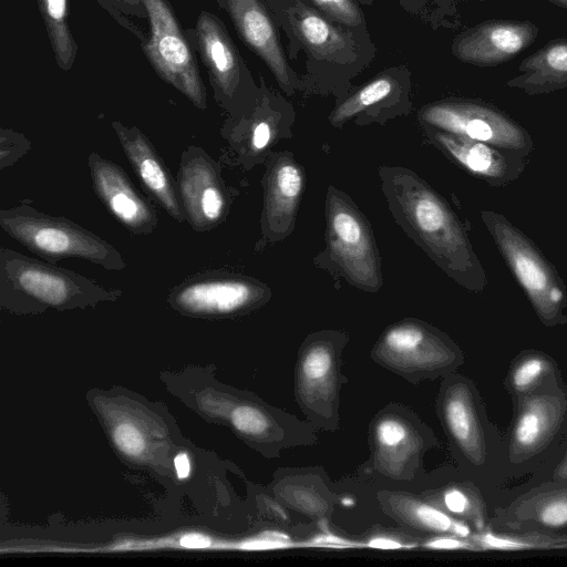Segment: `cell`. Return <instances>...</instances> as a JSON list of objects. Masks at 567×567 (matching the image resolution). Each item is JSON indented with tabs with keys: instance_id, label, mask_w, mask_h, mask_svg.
Masks as SVG:
<instances>
[{
	"instance_id": "1f68e13d",
	"label": "cell",
	"mask_w": 567,
	"mask_h": 567,
	"mask_svg": "<svg viewBox=\"0 0 567 567\" xmlns=\"http://www.w3.org/2000/svg\"><path fill=\"white\" fill-rule=\"evenodd\" d=\"M375 435L378 443L383 449L392 451L404 444L408 437V431L402 422L389 417L379 422Z\"/></svg>"
},
{
	"instance_id": "836d02e7",
	"label": "cell",
	"mask_w": 567,
	"mask_h": 567,
	"mask_svg": "<svg viewBox=\"0 0 567 567\" xmlns=\"http://www.w3.org/2000/svg\"><path fill=\"white\" fill-rule=\"evenodd\" d=\"M482 547L492 550H523L536 547L528 540L486 533L478 537Z\"/></svg>"
},
{
	"instance_id": "7a4b0ae2",
	"label": "cell",
	"mask_w": 567,
	"mask_h": 567,
	"mask_svg": "<svg viewBox=\"0 0 567 567\" xmlns=\"http://www.w3.org/2000/svg\"><path fill=\"white\" fill-rule=\"evenodd\" d=\"M279 28L290 39L289 51L305 50L309 76L306 89L321 83L323 75L341 71L350 79L370 64L377 49L369 32L352 30L328 19L307 0H266Z\"/></svg>"
},
{
	"instance_id": "2e32d148",
	"label": "cell",
	"mask_w": 567,
	"mask_h": 567,
	"mask_svg": "<svg viewBox=\"0 0 567 567\" xmlns=\"http://www.w3.org/2000/svg\"><path fill=\"white\" fill-rule=\"evenodd\" d=\"M262 244H274L292 231L305 185V174L289 153L272 155L262 179Z\"/></svg>"
},
{
	"instance_id": "e0dca14e",
	"label": "cell",
	"mask_w": 567,
	"mask_h": 567,
	"mask_svg": "<svg viewBox=\"0 0 567 567\" xmlns=\"http://www.w3.org/2000/svg\"><path fill=\"white\" fill-rule=\"evenodd\" d=\"M112 127L148 197L174 220L184 223L186 216L179 200L176 179L150 138L136 126H126L120 121H113Z\"/></svg>"
},
{
	"instance_id": "7c38bea8",
	"label": "cell",
	"mask_w": 567,
	"mask_h": 567,
	"mask_svg": "<svg viewBox=\"0 0 567 567\" xmlns=\"http://www.w3.org/2000/svg\"><path fill=\"white\" fill-rule=\"evenodd\" d=\"M229 16L243 42L268 66L289 95L305 89L284 51L278 22L266 0H216Z\"/></svg>"
},
{
	"instance_id": "4316f807",
	"label": "cell",
	"mask_w": 567,
	"mask_h": 567,
	"mask_svg": "<svg viewBox=\"0 0 567 567\" xmlns=\"http://www.w3.org/2000/svg\"><path fill=\"white\" fill-rule=\"evenodd\" d=\"M547 429V416L538 402L530 403L519 415L515 427V441L522 447L539 442Z\"/></svg>"
},
{
	"instance_id": "277c9868",
	"label": "cell",
	"mask_w": 567,
	"mask_h": 567,
	"mask_svg": "<svg viewBox=\"0 0 567 567\" xmlns=\"http://www.w3.org/2000/svg\"><path fill=\"white\" fill-rule=\"evenodd\" d=\"M0 227L29 251L50 262L76 258L110 271H121L127 266L120 251L96 234L27 203L2 208Z\"/></svg>"
},
{
	"instance_id": "8fae6325",
	"label": "cell",
	"mask_w": 567,
	"mask_h": 567,
	"mask_svg": "<svg viewBox=\"0 0 567 567\" xmlns=\"http://www.w3.org/2000/svg\"><path fill=\"white\" fill-rule=\"evenodd\" d=\"M177 192L186 221L197 233L225 221L231 204L221 166L200 146L189 145L181 155Z\"/></svg>"
},
{
	"instance_id": "ac0fdd59",
	"label": "cell",
	"mask_w": 567,
	"mask_h": 567,
	"mask_svg": "<svg viewBox=\"0 0 567 567\" xmlns=\"http://www.w3.org/2000/svg\"><path fill=\"white\" fill-rule=\"evenodd\" d=\"M290 105L269 91L260 79L259 94L254 109L239 118L227 117L220 133L236 155L237 162L250 168L269 146L275 135V126Z\"/></svg>"
},
{
	"instance_id": "60d3db41",
	"label": "cell",
	"mask_w": 567,
	"mask_h": 567,
	"mask_svg": "<svg viewBox=\"0 0 567 567\" xmlns=\"http://www.w3.org/2000/svg\"><path fill=\"white\" fill-rule=\"evenodd\" d=\"M357 1L364 6H370L372 3V0H357Z\"/></svg>"
},
{
	"instance_id": "83f0119b",
	"label": "cell",
	"mask_w": 567,
	"mask_h": 567,
	"mask_svg": "<svg viewBox=\"0 0 567 567\" xmlns=\"http://www.w3.org/2000/svg\"><path fill=\"white\" fill-rule=\"evenodd\" d=\"M411 511L414 520L429 529L436 532H450L461 537L470 535V528L466 525L453 520L443 512L434 507L417 504L412 505Z\"/></svg>"
},
{
	"instance_id": "f546056e",
	"label": "cell",
	"mask_w": 567,
	"mask_h": 567,
	"mask_svg": "<svg viewBox=\"0 0 567 567\" xmlns=\"http://www.w3.org/2000/svg\"><path fill=\"white\" fill-rule=\"evenodd\" d=\"M231 421L239 432L249 435H261L270 426L267 416L259 409L249 405L236 408Z\"/></svg>"
},
{
	"instance_id": "603a6c76",
	"label": "cell",
	"mask_w": 567,
	"mask_h": 567,
	"mask_svg": "<svg viewBox=\"0 0 567 567\" xmlns=\"http://www.w3.org/2000/svg\"><path fill=\"white\" fill-rule=\"evenodd\" d=\"M444 416L447 427L456 442L466 451L477 447V431L472 406L466 394L452 392L445 401Z\"/></svg>"
},
{
	"instance_id": "9a60e30c",
	"label": "cell",
	"mask_w": 567,
	"mask_h": 567,
	"mask_svg": "<svg viewBox=\"0 0 567 567\" xmlns=\"http://www.w3.org/2000/svg\"><path fill=\"white\" fill-rule=\"evenodd\" d=\"M427 138L468 174L492 187H505L523 174L529 157L422 125Z\"/></svg>"
},
{
	"instance_id": "44dd1931",
	"label": "cell",
	"mask_w": 567,
	"mask_h": 567,
	"mask_svg": "<svg viewBox=\"0 0 567 567\" xmlns=\"http://www.w3.org/2000/svg\"><path fill=\"white\" fill-rule=\"evenodd\" d=\"M388 359L403 365L427 367L445 357L439 338L420 323L404 322L390 328L381 340Z\"/></svg>"
},
{
	"instance_id": "5b68a950",
	"label": "cell",
	"mask_w": 567,
	"mask_h": 567,
	"mask_svg": "<svg viewBox=\"0 0 567 567\" xmlns=\"http://www.w3.org/2000/svg\"><path fill=\"white\" fill-rule=\"evenodd\" d=\"M326 249L315 262L352 286L375 292L382 286L381 262L368 219L343 192L329 186L326 199Z\"/></svg>"
},
{
	"instance_id": "ba28073f",
	"label": "cell",
	"mask_w": 567,
	"mask_h": 567,
	"mask_svg": "<svg viewBox=\"0 0 567 567\" xmlns=\"http://www.w3.org/2000/svg\"><path fill=\"white\" fill-rule=\"evenodd\" d=\"M150 34L141 47L157 75L186 96L200 111L207 109V94L195 51L169 0H142Z\"/></svg>"
},
{
	"instance_id": "8992f818",
	"label": "cell",
	"mask_w": 567,
	"mask_h": 567,
	"mask_svg": "<svg viewBox=\"0 0 567 567\" xmlns=\"http://www.w3.org/2000/svg\"><path fill=\"white\" fill-rule=\"evenodd\" d=\"M481 218L539 318L546 324L564 322L567 289L553 265L504 215L483 210Z\"/></svg>"
},
{
	"instance_id": "7402d4cb",
	"label": "cell",
	"mask_w": 567,
	"mask_h": 567,
	"mask_svg": "<svg viewBox=\"0 0 567 567\" xmlns=\"http://www.w3.org/2000/svg\"><path fill=\"white\" fill-rule=\"evenodd\" d=\"M37 2L55 63L62 71H70L79 50L69 22L70 0H37Z\"/></svg>"
},
{
	"instance_id": "4fadbf2b",
	"label": "cell",
	"mask_w": 567,
	"mask_h": 567,
	"mask_svg": "<svg viewBox=\"0 0 567 567\" xmlns=\"http://www.w3.org/2000/svg\"><path fill=\"white\" fill-rule=\"evenodd\" d=\"M95 195L132 235H151L159 218L154 204L136 189L126 172L96 152L87 156Z\"/></svg>"
},
{
	"instance_id": "52a82bcc",
	"label": "cell",
	"mask_w": 567,
	"mask_h": 567,
	"mask_svg": "<svg viewBox=\"0 0 567 567\" xmlns=\"http://www.w3.org/2000/svg\"><path fill=\"white\" fill-rule=\"evenodd\" d=\"M185 32L206 68L216 103L230 118L248 114L257 102L259 86L224 22L216 14L202 10L195 27Z\"/></svg>"
},
{
	"instance_id": "d6a6232c",
	"label": "cell",
	"mask_w": 567,
	"mask_h": 567,
	"mask_svg": "<svg viewBox=\"0 0 567 567\" xmlns=\"http://www.w3.org/2000/svg\"><path fill=\"white\" fill-rule=\"evenodd\" d=\"M546 362L540 358H529L522 362L513 374V384L518 390L532 385L545 371Z\"/></svg>"
},
{
	"instance_id": "f1b7e54d",
	"label": "cell",
	"mask_w": 567,
	"mask_h": 567,
	"mask_svg": "<svg viewBox=\"0 0 567 567\" xmlns=\"http://www.w3.org/2000/svg\"><path fill=\"white\" fill-rule=\"evenodd\" d=\"M31 150L29 138L11 128H0V169L12 166Z\"/></svg>"
},
{
	"instance_id": "d4e9b609",
	"label": "cell",
	"mask_w": 567,
	"mask_h": 567,
	"mask_svg": "<svg viewBox=\"0 0 567 567\" xmlns=\"http://www.w3.org/2000/svg\"><path fill=\"white\" fill-rule=\"evenodd\" d=\"M333 22L367 32L364 14L357 0H307Z\"/></svg>"
},
{
	"instance_id": "ffe728a7",
	"label": "cell",
	"mask_w": 567,
	"mask_h": 567,
	"mask_svg": "<svg viewBox=\"0 0 567 567\" xmlns=\"http://www.w3.org/2000/svg\"><path fill=\"white\" fill-rule=\"evenodd\" d=\"M409 91L410 72L408 70L403 68L384 70L343 99L332 110L329 116L330 123L340 127L350 118L384 101L403 100V94H408Z\"/></svg>"
},
{
	"instance_id": "3957f363",
	"label": "cell",
	"mask_w": 567,
	"mask_h": 567,
	"mask_svg": "<svg viewBox=\"0 0 567 567\" xmlns=\"http://www.w3.org/2000/svg\"><path fill=\"white\" fill-rule=\"evenodd\" d=\"M121 289H110L73 270L0 247V306L13 312H40L95 307L115 301Z\"/></svg>"
},
{
	"instance_id": "b9f144b4",
	"label": "cell",
	"mask_w": 567,
	"mask_h": 567,
	"mask_svg": "<svg viewBox=\"0 0 567 567\" xmlns=\"http://www.w3.org/2000/svg\"><path fill=\"white\" fill-rule=\"evenodd\" d=\"M449 1H464V0H449ZM477 1H486V0H477Z\"/></svg>"
},
{
	"instance_id": "cb8c5ba5",
	"label": "cell",
	"mask_w": 567,
	"mask_h": 567,
	"mask_svg": "<svg viewBox=\"0 0 567 567\" xmlns=\"http://www.w3.org/2000/svg\"><path fill=\"white\" fill-rule=\"evenodd\" d=\"M333 355L323 343L311 346L302 358L300 368L301 388L307 395L318 394L331 385Z\"/></svg>"
},
{
	"instance_id": "d6986e66",
	"label": "cell",
	"mask_w": 567,
	"mask_h": 567,
	"mask_svg": "<svg viewBox=\"0 0 567 567\" xmlns=\"http://www.w3.org/2000/svg\"><path fill=\"white\" fill-rule=\"evenodd\" d=\"M505 85L529 95L567 89V39H553L526 56Z\"/></svg>"
},
{
	"instance_id": "8d00e7d4",
	"label": "cell",
	"mask_w": 567,
	"mask_h": 567,
	"mask_svg": "<svg viewBox=\"0 0 567 567\" xmlns=\"http://www.w3.org/2000/svg\"><path fill=\"white\" fill-rule=\"evenodd\" d=\"M176 474L179 478H185L189 474V460L186 453H179L174 460Z\"/></svg>"
},
{
	"instance_id": "d590c367",
	"label": "cell",
	"mask_w": 567,
	"mask_h": 567,
	"mask_svg": "<svg viewBox=\"0 0 567 567\" xmlns=\"http://www.w3.org/2000/svg\"><path fill=\"white\" fill-rule=\"evenodd\" d=\"M444 503L447 509L455 514L465 513L470 505L467 496L456 488H452L445 493Z\"/></svg>"
},
{
	"instance_id": "9c48e42d",
	"label": "cell",
	"mask_w": 567,
	"mask_h": 567,
	"mask_svg": "<svg viewBox=\"0 0 567 567\" xmlns=\"http://www.w3.org/2000/svg\"><path fill=\"white\" fill-rule=\"evenodd\" d=\"M419 117L432 126L470 140L530 157L534 142L529 133L495 105L474 99H447L425 105Z\"/></svg>"
},
{
	"instance_id": "5bb4252c",
	"label": "cell",
	"mask_w": 567,
	"mask_h": 567,
	"mask_svg": "<svg viewBox=\"0 0 567 567\" xmlns=\"http://www.w3.org/2000/svg\"><path fill=\"white\" fill-rule=\"evenodd\" d=\"M538 33L539 27L527 20L491 19L457 34L452 53L467 64L496 66L527 49Z\"/></svg>"
},
{
	"instance_id": "484cf974",
	"label": "cell",
	"mask_w": 567,
	"mask_h": 567,
	"mask_svg": "<svg viewBox=\"0 0 567 567\" xmlns=\"http://www.w3.org/2000/svg\"><path fill=\"white\" fill-rule=\"evenodd\" d=\"M97 3L106 10L110 16L124 29L130 31L140 43L146 38L132 18L147 20V12L142 0H96Z\"/></svg>"
},
{
	"instance_id": "4dcf8cb0",
	"label": "cell",
	"mask_w": 567,
	"mask_h": 567,
	"mask_svg": "<svg viewBox=\"0 0 567 567\" xmlns=\"http://www.w3.org/2000/svg\"><path fill=\"white\" fill-rule=\"evenodd\" d=\"M116 446L127 456L136 457L145 449V442L140 430L132 423H121L113 430Z\"/></svg>"
},
{
	"instance_id": "74e56055",
	"label": "cell",
	"mask_w": 567,
	"mask_h": 567,
	"mask_svg": "<svg viewBox=\"0 0 567 567\" xmlns=\"http://www.w3.org/2000/svg\"><path fill=\"white\" fill-rule=\"evenodd\" d=\"M181 544L185 547L202 548L208 545V540L202 535L189 534L181 539Z\"/></svg>"
},
{
	"instance_id": "6da1fadb",
	"label": "cell",
	"mask_w": 567,
	"mask_h": 567,
	"mask_svg": "<svg viewBox=\"0 0 567 567\" xmlns=\"http://www.w3.org/2000/svg\"><path fill=\"white\" fill-rule=\"evenodd\" d=\"M389 210L403 231L461 287L482 292L487 285L468 231L447 202L415 172L381 166Z\"/></svg>"
},
{
	"instance_id": "30bf717a",
	"label": "cell",
	"mask_w": 567,
	"mask_h": 567,
	"mask_svg": "<svg viewBox=\"0 0 567 567\" xmlns=\"http://www.w3.org/2000/svg\"><path fill=\"white\" fill-rule=\"evenodd\" d=\"M270 289L261 281L224 270H207L185 278L173 287L167 302L184 315L221 317L262 305Z\"/></svg>"
},
{
	"instance_id": "ab89813d",
	"label": "cell",
	"mask_w": 567,
	"mask_h": 567,
	"mask_svg": "<svg viewBox=\"0 0 567 567\" xmlns=\"http://www.w3.org/2000/svg\"><path fill=\"white\" fill-rule=\"evenodd\" d=\"M549 3L559 8L567 9V0H547Z\"/></svg>"
},
{
	"instance_id": "e575fe53",
	"label": "cell",
	"mask_w": 567,
	"mask_h": 567,
	"mask_svg": "<svg viewBox=\"0 0 567 567\" xmlns=\"http://www.w3.org/2000/svg\"><path fill=\"white\" fill-rule=\"evenodd\" d=\"M543 524L550 527H559L567 524V501L555 499L546 504L539 513Z\"/></svg>"
},
{
	"instance_id": "f35d334b",
	"label": "cell",
	"mask_w": 567,
	"mask_h": 567,
	"mask_svg": "<svg viewBox=\"0 0 567 567\" xmlns=\"http://www.w3.org/2000/svg\"><path fill=\"white\" fill-rule=\"evenodd\" d=\"M432 546L442 549H457L468 547L466 543L457 540L455 538H442L433 543Z\"/></svg>"
}]
</instances>
